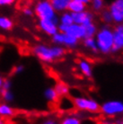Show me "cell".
I'll return each mask as SVG.
<instances>
[{
	"mask_svg": "<svg viewBox=\"0 0 123 124\" xmlns=\"http://www.w3.org/2000/svg\"><path fill=\"white\" fill-rule=\"evenodd\" d=\"M34 56L37 57L40 61L44 63L51 62L62 59L67 53V49L59 45H47V44L39 43L32 47L31 50Z\"/></svg>",
	"mask_w": 123,
	"mask_h": 124,
	"instance_id": "1",
	"label": "cell"
},
{
	"mask_svg": "<svg viewBox=\"0 0 123 124\" xmlns=\"http://www.w3.org/2000/svg\"><path fill=\"white\" fill-rule=\"evenodd\" d=\"M98 47L99 54L110 55L113 47V31L112 25L102 24L99 26L97 33L94 36Z\"/></svg>",
	"mask_w": 123,
	"mask_h": 124,
	"instance_id": "2",
	"label": "cell"
},
{
	"mask_svg": "<svg viewBox=\"0 0 123 124\" xmlns=\"http://www.w3.org/2000/svg\"><path fill=\"white\" fill-rule=\"evenodd\" d=\"M75 109L81 112H100V103L96 100L87 96H76L73 98Z\"/></svg>",
	"mask_w": 123,
	"mask_h": 124,
	"instance_id": "3",
	"label": "cell"
},
{
	"mask_svg": "<svg viewBox=\"0 0 123 124\" xmlns=\"http://www.w3.org/2000/svg\"><path fill=\"white\" fill-rule=\"evenodd\" d=\"M34 14L39 20H59V15L49 0H39L34 6Z\"/></svg>",
	"mask_w": 123,
	"mask_h": 124,
	"instance_id": "4",
	"label": "cell"
},
{
	"mask_svg": "<svg viewBox=\"0 0 123 124\" xmlns=\"http://www.w3.org/2000/svg\"><path fill=\"white\" fill-rule=\"evenodd\" d=\"M100 112L107 118H116L123 115V102L109 100L100 104Z\"/></svg>",
	"mask_w": 123,
	"mask_h": 124,
	"instance_id": "5",
	"label": "cell"
},
{
	"mask_svg": "<svg viewBox=\"0 0 123 124\" xmlns=\"http://www.w3.org/2000/svg\"><path fill=\"white\" fill-rule=\"evenodd\" d=\"M51 41L54 45L64 47L65 49L74 50L77 49L80 44V40H78L75 37L71 36L68 33L58 31L51 37Z\"/></svg>",
	"mask_w": 123,
	"mask_h": 124,
	"instance_id": "6",
	"label": "cell"
},
{
	"mask_svg": "<svg viewBox=\"0 0 123 124\" xmlns=\"http://www.w3.org/2000/svg\"><path fill=\"white\" fill-rule=\"evenodd\" d=\"M112 17L113 24L123 23V0H112L107 6Z\"/></svg>",
	"mask_w": 123,
	"mask_h": 124,
	"instance_id": "7",
	"label": "cell"
},
{
	"mask_svg": "<svg viewBox=\"0 0 123 124\" xmlns=\"http://www.w3.org/2000/svg\"><path fill=\"white\" fill-rule=\"evenodd\" d=\"M113 31V47L111 54H119L123 51V24H115L112 26Z\"/></svg>",
	"mask_w": 123,
	"mask_h": 124,
	"instance_id": "8",
	"label": "cell"
},
{
	"mask_svg": "<svg viewBox=\"0 0 123 124\" xmlns=\"http://www.w3.org/2000/svg\"><path fill=\"white\" fill-rule=\"evenodd\" d=\"M59 20H39L38 27L44 33L52 37L59 31Z\"/></svg>",
	"mask_w": 123,
	"mask_h": 124,
	"instance_id": "9",
	"label": "cell"
},
{
	"mask_svg": "<svg viewBox=\"0 0 123 124\" xmlns=\"http://www.w3.org/2000/svg\"><path fill=\"white\" fill-rule=\"evenodd\" d=\"M72 17H73V23H74L81 24L83 26L88 24V23H91L95 22L96 18L95 14L88 9L81 13L72 14Z\"/></svg>",
	"mask_w": 123,
	"mask_h": 124,
	"instance_id": "10",
	"label": "cell"
},
{
	"mask_svg": "<svg viewBox=\"0 0 123 124\" xmlns=\"http://www.w3.org/2000/svg\"><path fill=\"white\" fill-rule=\"evenodd\" d=\"M65 33H68L71 36L75 37L78 40H83L85 38V27L81 24L72 23L70 25H68L65 30Z\"/></svg>",
	"mask_w": 123,
	"mask_h": 124,
	"instance_id": "11",
	"label": "cell"
},
{
	"mask_svg": "<svg viewBox=\"0 0 123 124\" xmlns=\"http://www.w3.org/2000/svg\"><path fill=\"white\" fill-rule=\"evenodd\" d=\"M77 66L79 68V71L84 77L87 78H92L93 71H92V66L89 60L85 59H80L77 62Z\"/></svg>",
	"mask_w": 123,
	"mask_h": 124,
	"instance_id": "12",
	"label": "cell"
},
{
	"mask_svg": "<svg viewBox=\"0 0 123 124\" xmlns=\"http://www.w3.org/2000/svg\"><path fill=\"white\" fill-rule=\"evenodd\" d=\"M82 44H83L84 48L86 49L91 54H93V55H98L99 54L98 47H97L96 40L94 39V37L85 38L82 40Z\"/></svg>",
	"mask_w": 123,
	"mask_h": 124,
	"instance_id": "13",
	"label": "cell"
},
{
	"mask_svg": "<svg viewBox=\"0 0 123 124\" xmlns=\"http://www.w3.org/2000/svg\"><path fill=\"white\" fill-rule=\"evenodd\" d=\"M57 102H59V108L62 112H70L75 109L73 99H71L68 96L60 97Z\"/></svg>",
	"mask_w": 123,
	"mask_h": 124,
	"instance_id": "14",
	"label": "cell"
},
{
	"mask_svg": "<svg viewBox=\"0 0 123 124\" xmlns=\"http://www.w3.org/2000/svg\"><path fill=\"white\" fill-rule=\"evenodd\" d=\"M49 2L56 13L59 15L65 11H68V4L70 2V0H49Z\"/></svg>",
	"mask_w": 123,
	"mask_h": 124,
	"instance_id": "15",
	"label": "cell"
},
{
	"mask_svg": "<svg viewBox=\"0 0 123 124\" xmlns=\"http://www.w3.org/2000/svg\"><path fill=\"white\" fill-rule=\"evenodd\" d=\"M88 6H85V4L81 3L79 1L77 0H71L69 4H68V11L70 12L71 14H77V13H81L87 10Z\"/></svg>",
	"mask_w": 123,
	"mask_h": 124,
	"instance_id": "16",
	"label": "cell"
},
{
	"mask_svg": "<svg viewBox=\"0 0 123 124\" xmlns=\"http://www.w3.org/2000/svg\"><path fill=\"white\" fill-rule=\"evenodd\" d=\"M59 124H82V118L78 114L69 113L63 116Z\"/></svg>",
	"mask_w": 123,
	"mask_h": 124,
	"instance_id": "17",
	"label": "cell"
},
{
	"mask_svg": "<svg viewBox=\"0 0 123 124\" xmlns=\"http://www.w3.org/2000/svg\"><path fill=\"white\" fill-rule=\"evenodd\" d=\"M15 115V110L9 103L0 102V117L9 118Z\"/></svg>",
	"mask_w": 123,
	"mask_h": 124,
	"instance_id": "18",
	"label": "cell"
},
{
	"mask_svg": "<svg viewBox=\"0 0 123 124\" xmlns=\"http://www.w3.org/2000/svg\"><path fill=\"white\" fill-rule=\"evenodd\" d=\"M56 92L58 93V95L60 97H64V96H68L70 93V88L66 83L63 82H58L57 84L54 85Z\"/></svg>",
	"mask_w": 123,
	"mask_h": 124,
	"instance_id": "19",
	"label": "cell"
},
{
	"mask_svg": "<svg viewBox=\"0 0 123 124\" xmlns=\"http://www.w3.org/2000/svg\"><path fill=\"white\" fill-rule=\"evenodd\" d=\"M90 10L94 14H100L102 10L106 8L105 0H92L89 5Z\"/></svg>",
	"mask_w": 123,
	"mask_h": 124,
	"instance_id": "20",
	"label": "cell"
},
{
	"mask_svg": "<svg viewBox=\"0 0 123 124\" xmlns=\"http://www.w3.org/2000/svg\"><path fill=\"white\" fill-rule=\"evenodd\" d=\"M43 94H44L45 99H46L48 102H57L59 99V96L58 95V93H57V92H56L54 86L47 87L46 89L44 90V93H43Z\"/></svg>",
	"mask_w": 123,
	"mask_h": 124,
	"instance_id": "21",
	"label": "cell"
},
{
	"mask_svg": "<svg viewBox=\"0 0 123 124\" xmlns=\"http://www.w3.org/2000/svg\"><path fill=\"white\" fill-rule=\"evenodd\" d=\"M99 18L102 21V24H108V25H112L113 24V21H112V17L110 11L108 10L106 7L105 9H103L102 12L99 14Z\"/></svg>",
	"mask_w": 123,
	"mask_h": 124,
	"instance_id": "22",
	"label": "cell"
},
{
	"mask_svg": "<svg viewBox=\"0 0 123 124\" xmlns=\"http://www.w3.org/2000/svg\"><path fill=\"white\" fill-rule=\"evenodd\" d=\"M59 23L64 25H70L73 23V17H72V14L68 11H65V12L59 14Z\"/></svg>",
	"mask_w": 123,
	"mask_h": 124,
	"instance_id": "23",
	"label": "cell"
},
{
	"mask_svg": "<svg viewBox=\"0 0 123 124\" xmlns=\"http://www.w3.org/2000/svg\"><path fill=\"white\" fill-rule=\"evenodd\" d=\"M84 27H85V38L94 37L95 34L97 33V31H98L99 28V26L95 22L88 23V24L85 25Z\"/></svg>",
	"mask_w": 123,
	"mask_h": 124,
	"instance_id": "24",
	"label": "cell"
},
{
	"mask_svg": "<svg viewBox=\"0 0 123 124\" xmlns=\"http://www.w3.org/2000/svg\"><path fill=\"white\" fill-rule=\"evenodd\" d=\"M14 26V23L9 17L0 16V29L4 31H10Z\"/></svg>",
	"mask_w": 123,
	"mask_h": 124,
	"instance_id": "25",
	"label": "cell"
},
{
	"mask_svg": "<svg viewBox=\"0 0 123 124\" xmlns=\"http://www.w3.org/2000/svg\"><path fill=\"white\" fill-rule=\"evenodd\" d=\"M1 93V97L3 99L4 102L6 103H11L14 102L15 100V94L12 92V90H5V91H0Z\"/></svg>",
	"mask_w": 123,
	"mask_h": 124,
	"instance_id": "26",
	"label": "cell"
},
{
	"mask_svg": "<svg viewBox=\"0 0 123 124\" xmlns=\"http://www.w3.org/2000/svg\"><path fill=\"white\" fill-rule=\"evenodd\" d=\"M12 80L9 79V78H6V79H4L3 82V85H2V89L1 91H5V90H12Z\"/></svg>",
	"mask_w": 123,
	"mask_h": 124,
	"instance_id": "27",
	"label": "cell"
},
{
	"mask_svg": "<svg viewBox=\"0 0 123 124\" xmlns=\"http://www.w3.org/2000/svg\"><path fill=\"white\" fill-rule=\"evenodd\" d=\"M25 69V67L24 65H23V64H19V65H16L15 68H14V74L15 75H20L22 74L23 72L24 71Z\"/></svg>",
	"mask_w": 123,
	"mask_h": 124,
	"instance_id": "28",
	"label": "cell"
},
{
	"mask_svg": "<svg viewBox=\"0 0 123 124\" xmlns=\"http://www.w3.org/2000/svg\"><path fill=\"white\" fill-rule=\"evenodd\" d=\"M23 15L27 17H30V16H32L34 15V11L31 8H29V7H25L23 9Z\"/></svg>",
	"mask_w": 123,
	"mask_h": 124,
	"instance_id": "29",
	"label": "cell"
},
{
	"mask_svg": "<svg viewBox=\"0 0 123 124\" xmlns=\"http://www.w3.org/2000/svg\"><path fill=\"white\" fill-rule=\"evenodd\" d=\"M40 124H59V121L54 118H47L43 120Z\"/></svg>",
	"mask_w": 123,
	"mask_h": 124,
	"instance_id": "30",
	"label": "cell"
},
{
	"mask_svg": "<svg viewBox=\"0 0 123 124\" xmlns=\"http://www.w3.org/2000/svg\"><path fill=\"white\" fill-rule=\"evenodd\" d=\"M15 0H0V6H11L15 3Z\"/></svg>",
	"mask_w": 123,
	"mask_h": 124,
	"instance_id": "31",
	"label": "cell"
},
{
	"mask_svg": "<svg viewBox=\"0 0 123 124\" xmlns=\"http://www.w3.org/2000/svg\"><path fill=\"white\" fill-rule=\"evenodd\" d=\"M112 118H108L106 120L102 121V124H115L114 123V121L113 120H111Z\"/></svg>",
	"mask_w": 123,
	"mask_h": 124,
	"instance_id": "32",
	"label": "cell"
},
{
	"mask_svg": "<svg viewBox=\"0 0 123 124\" xmlns=\"http://www.w3.org/2000/svg\"><path fill=\"white\" fill-rule=\"evenodd\" d=\"M114 123L115 124H123V115L118 117V119L116 121H114Z\"/></svg>",
	"mask_w": 123,
	"mask_h": 124,
	"instance_id": "33",
	"label": "cell"
},
{
	"mask_svg": "<svg viewBox=\"0 0 123 124\" xmlns=\"http://www.w3.org/2000/svg\"><path fill=\"white\" fill-rule=\"evenodd\" d=\"M77 1H79V2H81V3L85 4V6H89V5H90V3H91V1H92V0H77Z\"/></svg>",
	"mask_w": 123,
	"mask_h": 124,
	"instance_id": "34",
	"label": "cell"
},
{
	"mask_svg": "<svg viewBox=\"0 0 123 124\" xmlns=\"http://www.w3.org/2000/svg\"><path fill=\"white\" fill-rule=\"evenodd\" d=\"M3 82H4V78H3V77H1V76H0V91H1V89H2Z\"/></svg>",
	"mask_w": 123,
	"mask_h": 124,
	"instance_id": "35",
	"label": "cell"
},
{
	"mask_svg": "<svg viewBox=\"0 0 123 124\" xmlns=\"http://www.w3.org/2000/svg\"><path fill=\"white\" fill-rule=\"evenodd\" d=\"M0 124H6V121H5L4 118H2V117H0Z\"/></svg>",
	"mask_w": 123,
	"mask_h": 124,
	"instance_id": "36",
	"label": "cell"
},
{
	"mask_svg": "<svg viewBox=\"0 0 123 124\" xmlns=\"http://www.w3.org/2000/svg\"><path fill=\"white\" fill-rule=\"evenodd\" d=\"M122 24H123V23H122Z\"/></svg>",
	"mask_w": 123,
	"mask_h": 124,
	"instance_id": "37",
	"label": "cell"
}]
</instances>
